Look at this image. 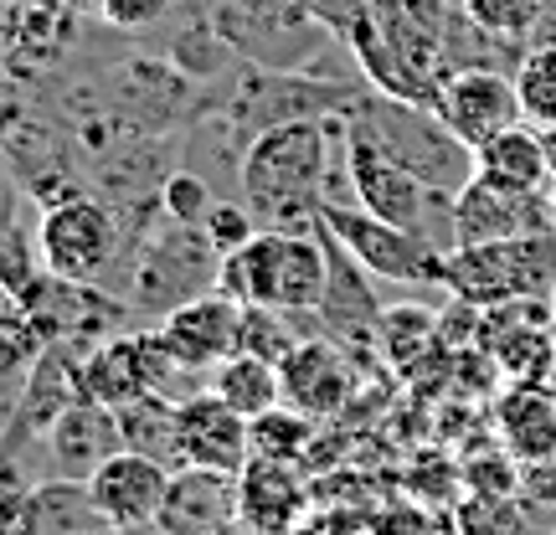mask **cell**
I'll use <instances>...</instances> for the list:
<instances>
[{
	"label": "cell",
	"instance_id": "ba28073f",
	"mask_svg": "<svg viewBox=\"0 0 556 535\" xmlns=\"http://www.w3.org/2000/svg\"><path fill=\"white\" fill-rule=\"evenodd\" d=\"M531 232H556V206L546 191L505 186L495 176H469L454 191V242H500V238H531Z\"/></svg>",
	"mask_w": 556,
	"mask_h": 535
},
{
	"label": "cell",
	"instance_id": "4dcf8cb0",
	"mask_svg": "<svg viewBox=\"0 0 556 535\" xmlns=\"http://www.w3.org/2000/svg\"><path fill=\"white\" fill-rule=\"evenodd\" d=\"M62 11H73V16H99V5L103 0H58Z\"/></svg>",
	"mask_w": 556,
	"mask_h": 535
},
{
	"label": "cell",
	"instance_id": "d4e9b609",
	"mask_svg": "<svg viewBox=\"0 0 556 535\" xmlns=\"http://www.w3.org/2000/svg\"><path fill=\"white\" fill-rule=\"evenodd\" d=\"M516 88H520V109L531 124H556V37L531 41V52L516 67Z\"/></svg>",
	"mask_w": 556,
	"mask_h": 535
},
{
	"label": "cell",
	"instance_id": "7a4b0ae2",
	"mask_svg": "<svg viewBox=\"0 0 556 535\" xmlns=\"http://www.w3.org/2000/svg\"><path fill=\"white\" fill-rule=\"evenodd\" d=\"M330 283V247L325 232L304 227H258L253 242H242L238 253H222L217 289L232 294L238 304H263V309H289V315H315Z\"/></svg>",
	"mask_w": 556,
	"mask_h": 535
},
{
	"label": "cell",
	"instance_id": "4fadbf2b",
	"mask_svg": "<svg viewBox=\"0 0 556 535\" xmlns=\"http://www.w3.org/2000/svg\"><path fill=\"white\" fill-rule=\"evenodd\" d=\"M180 458H186V463H201V469L242 474V463L253 458L248 417L232 412L212 386H201V392H191V397H180Z\"/></svg>",
	"mask_w": 556,
	"mask_h": 535
},
{
	"label": "cell",
	"instance_id": "f546056e",
	"mask_svg": "<svg viewBox=\"0 0 556 535\" xmlns=\"http://www.w3.org/2000/svg\"><path fill=\"white\" fill-rule=\"evenodd\" d=\"M16 217H21V191L16 180L0 170V247H16Z\"/></svg>",
	"mask_w": 556,
	"mask_h": 535
},
{
	"label": "cell",
	"instance_id": "9c48e42d",
	"mask_svg": "<svg viewBox=\"0 0 556 535\" xmlns=\"http://www.w3.org/2000/svg\"><path fill=\"white\" fill-rule=\"evenodd\" d=\"M433 109L438 119L448 124L469 150L490 144L495 135H505L510 124H526V109H520V88H516V73L505 67H454L443 73L433 93Z\"/></svg>",
	"mask_w": 556,
	"mask_h": 535
},
{
	"label": "cell",
	"instance_id": "cb8c5ba5",
	"mask_svg": "<svg viewBox=\"0 0 556 535\" xmlns=\"http://www.w3.org/2000/svg\"><path fill=\"white\" fill-rule=\"evenodd\" d=\"M458 11L469 26H479L495 41H531L536 26L546 21L552 0H458Z\"/></svg>",
	"mask_w": 556,
	"mask_h": 535
},
{
	"label": "cell",
	"instance_id": "1f68e13d",
	"mask_svg": "<svg viewBox=\"0 0 556 535\" xmlns=\"http://www.w3.org/2000/svg\"><path fill=\"white\" fill-rule=\"evenodd\" d=\"M541 135H546V160H552V180H556V124H546Z\"/></svg>",
	"mask_w": 556,
	"mask_h": 535
},
{
	"label": "cell",
	"instance_id": "5bb4252c",
	"mask_svg": "<svg viewBox=\"0 0 556 535\" xmlns=\"http://www.w3.org/2000/svg\"><path fill=\"white\" fill-rule=\"evenodd\" d=\"M278 381H283V402L304 417H336L351 402L356 371L340 345L330 340H299L289 356L278 360Z\"/></svg>",
	"mask_w": 556,
	"mask_h": 535
},
{
	"label": "cell",
	"instance_id": "5b68a950",
	"mask_svg": "<svg viewBox=\"0 0 556 535\" xmlns=\"http://www.w3.org/2000/svg\"><path fill=\"white\" fill-rule=\"evenodd\" d=\"M443 289L454 298L479 304V309H495V304H510V298H552L556 232L454 247V253H448V268H443Z\"/></svg>",
	"mask_w": 556,
	"mask_h": 535
},
{
	"label": "cell",
	"instance_id": "ffe728a7",
	"mask_svg": "<svg viewBox=\"0 0 556 535\" xmlns=\"http://www.w3.org/2000/svg\"><path fill=\"white\" fill-rule=\"evenodd\" d=\"M119 433L129 454H144L165 463V469H180V402L160 397V392H144V397L124 402L119 407Z\"/></svg>",
	"mask_w": 556,
	"mask_h": 535
},
{
	"label": "cell",
	"instance_id": "d6a6232c",
	"mask_svg": "<svg viewBox=\"0 0 556 535\" xmlns=\"http://www.w3.org/2000/svg\"><path fill=\"white\" fill-rule=\"evenodd\" d=\"M552 386H556V371H552Z\"/></svg>",
	"mask_w": 556,
	"mask_h": 535
},
{
	"label": "cell",
	"instance_id": "836d02e7",
	"mask_svg": "<svg viewBox=\"0 0 556 535\" xmlns=\"http://www.w3.org/2000/svg\"><path fill=\"white\" fill-rule=\"evenodd\" d=\"M552 304H556V289H552Z\"/></svg>",
	"mask_w": 556,
	"mask_h": 535
},
{
	"label": "cell",
	"instance_id": "52a82bcc",
	"mask_svg": "<svg viewBox=\"0 0 556 535\" xmlns=\"http://www.w3.org/2000/svg\"><path fill=\"white\" fill-rule=\"evenodd\" d=\"M37 258L52 278L93 283L119 258V217L93 196H62L37 221Z\"/></svg>",
	"mask_w": 556,
	"mask_h": 535
},
{
	"label": "cell",
	"instance_id": "6da1fadb",
	"mask_svg": "<svg viewBox=\"0 0 556 535\" xmlns=\"http://www.w3.org/2000/svg\"><path fill=\"white\" fill-rule=\"evenodd\" d=\"M336 139H340V114L283 119L253 135V144L242 150L238 186L242 201L253 206L258 227H289V232L315 227Z\"/></svg>",
	"mask_w": 556,
	"mask_h": 535
},
{
	"label": "cell",
	"instance_id": "8992f818",
	"mask_svg": "<svg viewBox=\"0 0 556 535\" xmlns=\"http://www.w3.org/2000/svg\"><path fill=\"white\" fill-rule=\"evenodd\" d=\"M319 227L351 253L371 278H392V283H417V289H443V268L448 253H438L428 238H417L397 221H381L366 212L361 201H319Z\"/></svg>",
	"mask_w": 556,
	"mask_h": 535
},
{
	"label": "cell",
	"instance_id": "2e32d148",
	"mask_svg": "<svg viewBox=\"0 0 556 535\" xmlns=\"http://www.w3.org/2000/svg\"><path fill=\"white\" fill-rule=\"evenodd\" d=\"M309 510L304 479L294 463L278 458H248L238 474V525L248 535H294Z\"/></svg>",
	"mask_w": 556,
	"mask_h": 535
},
{
	"label": "cell",
	"instance_id": "7402d4cb",
	"mask_svg": "<svg viewBox=\"0 0 556 535\" xmlns=\"http://www.w3.org/2000/svg\"><path fill=\"white\" fill-rule=\"evenodd\" d=\"M377 345H381V356H387L392 371H417L433 351H443V345H438V315L433 309H417V304L381 309Z\"/></svg>",
	"mask_w": 556,
	"mask_h": 535
},
{
	"label": "cell",
	"instance_id": "8fae6325",
	"mask_svg": "<svg viewBox=\"0 0 556 535\" xmlns=\"http://www.w3.org/2000/svg\"><path fill=\"white\" fill-rule=\"evenodd\" d=\"M165 484H170V469H165V463L119 448L99 474L88 479V499H93V510H99V520L109 531L129 535V531H150L160 520Z\"/></svg>",
	"mask_w": 556,
	"mask_h": 535
},
{
	"label": "cell",
	"instance_id": "e575fe53",
	"mask_svg": "<svg viewBox=\"0 0 556 535\" xmlns=\"http://www.w3.org/2000/svg\"><path fill=\"white\" fill-rule=\"evenodd\" d=\"M552 11H556V0H552Z\"/></svg>",
	"mask_w": 556,
	"mask_h": 535
},
{
	"label": "cell",
	"instance_id": "277c9868",
	"mask_svg": "<svg viewBox=\"0 0 556 535\" xmlns=\"http://www.w3.org/2000/svg\"><path fill=\"white\" fill-rule=\"evenodd\" d=\"M340 114L356 129H366L392 160H402L413 176H422L428 186L448 191V196L475 176V150L438 119L433 103H413L397 99V93H381V88H361Z\"/></svg>",
	"mask_w": 556,
	"mask_h": 535
},
{
	"label": "cell",
	"instance_id": "d6986e66",
	"mask_svg": "<svg viewBox=\"0 0 556 535\" xmlns=\"http://www.w3.org/2000/svg\"><path fill=\"white\" fill-rule=\"evenodd\" d=\"M475 170L495 176L505 186H526V191H546L552 186V160H546V135L541 124H510L505 135L475 150Z\"/></svg>",
	"mask_w": 556,
	"mask_h": 535
},
{
	"label": "cell",
	"instance_id": "484cf974",
	"mask_svg": "<svg viewBox=\"0 0 556 535\" xmlns=\"http://www.w3.org/2000/svg\"><path fill=\"white\" fill-rule=\"evenodd\" d=\"M294 319L299 315H289V309H263V304H248V309H242V351L268 356V360H283L299 340H304L294 330Z\"/></svg>",
	"mask_w": 556,
	"mask_h": 535
},
{
	"label": "cell",
	"instance_id": "9a60e30c",
	"mask_svg": "<svg viewBox=\"0 0 556 535\" xmlns=\"http://www.w3.org/2000/svg\"><path fill=\"white\" fill-rule=\"evenodd\" d=\"M47 448H52V469L58 479H88L99 474L109 458L124 448V433H119V412L114 407H103L93 397H78L67 412L47 428Z\"/></svg>",
	"mask_w": 556,
	"mask_h": 535
},
{
	"label": "cell",
	"instance_id": "e0dca14e",
	"mask_svg": "<svg viewBox=\"0 0 556 535\" xmlns=\"http://www.w3.org/2000/svg\"><path fill=\"white\" fill-rule=\"evenodd\" d=\"M500 448L516 463H552L556 458V386H510L495 402Z\"/></svg>",
	"mask_w": 556,
	"mask_h": 535
},
{
	"label": "cell",
	"instance_id": "83f0119b",
	"mask_svg": "<svg viewBox=\"0 0 556 535\" xmlns=\"http://www.w3.org/2000/svg\"><path fill=\"white\" fill-rule=\"evenodd\" d=\"M212 186L201 176H191V170H176V176L160 186V212L170 221H180V227H201V217L212 212Z\"/></svg>",
	"mask_w": 556,
	"mask_h": 535
},
{
	"label": "cell",
	"instance_id": "603a6c76",
	"mask_svg": "<svg viewBox=\"0 0 556 535\" xmlns=\"http://www.w3.org/2000/svg\"><path fill=\"white\" fill-rule=\"evenodd\" d=\"M248 443H253V458L299 463V458L315 448V417H304L289 402H278V407H268V412H258L248 422Z\"/></svg>",
	"mask_w": 556,
	"mask_h": 535
},
{
	"label": "cell",
	"instance_id": "4316f807",
	"mask_svg": "<svg viewBox=\"0 0 556 535\" xmlns=\"http://www.w3.org/2000/svg\"><path fill=\"white\" fill-rule=\"evenodd\" d=\"M253 232H258V217L248 201H212V212L201 217V238L217 253H238L242 242H253Z\"/></svg>",
	"mask_w": 556,
	"mask_h": 535
},
{
	"label": "cell",
	"instance_id": "ac0fdd59",
	"mask_svg": "<svg viewBox=\"0 0 556 535\" xmlns=\"http://www.w3.org/2000/svg\"><path fill=\"white\" fill-rule=\"evenodd\" d=\"M78 381H83V397L103 402V407H114V412H119L124 402L155 392V386H150V335L103 340L93 356L78 360Z\"/></svg>",
	"mask_w": 556,
	"mask_h": 535
},
{
	"label": "cell",
	"instance_id": "7c38bea8",
	"mask_svg": "<svg viewBox=\"0 0 556 535\" xmlns=\"http://www.w3.org/2000/svg\"><path fill=\"white\" fill-rule=\"evenodd\" d=\"M238 520V474L227 469H201V463H180L170 469L165 484V505H160L155 531L160 535H212Z\"/></svg>",
	"mask_w": 556,
	"mask_h": 535
},
{
	"label": "cell",
	"instance_id": "f1b7e54d",
	"mask_svg": "<svg viewBox=\"0 0 556 535\" xmlns=\"http://www.w3.org/2000/svg\"><path fill=\"white\" fill-rule=\"evenodd\" d=\"M170 5H176V0H103L99 16L109 21V26H119V31H144V26L160 21Z\"/></svg>",
	"mask_w": 556,
	"mask_h": 535
},
{
	"label": "cell",
	"instance_id": "3957f363",
	"mask_svg": "<svg viewBox=\"0 0 556 535\" xmlns=\"http://www.w3.org/2000/svg\"><path fill=\"white\" fill-rule=\"evenodd\" d=\"M340 165H345V186L351 201H361L366 212H377L381 221H397L417 238H428L438 253H454V196L413 176L402 160H392L377 139L356 129L340 114Z\"/></svg>",
	"mask_w": 556,
	"mask_h": 535
},
{
	"label": "cell",
	"instance_id": "44dd1931",
	"mask_svg": "<svg viewBox=\"0 0 556 535\" xmlns=\"http://www.w3.org/2000/svg\"><path fill=\"white\" fill-rule=\"evenodd\" d=\"M212 392H217L232 412H242L248 422L268 407L283 402V381H278V360L253 356V351H238L232 360H222L212 371Z\"/></svg>",
	"mask_w": 556,
	"mask_h": 535
},
{
	"label": "cell",
	"instance_id": "30bf717a",
	"mask_svg": "<svg viewBox=\"0 0 556 535\" xmlns=\"http://www.w3.org/2000/svg\"><path fill=\"white\" fill-rule=\"evenodd\" d=\"M242 309H248V304H238L232 294H222L217 283H212V289H201V294L180 298L176 309H165L160 340H165L191 371H201L206 386H212V371L242 351Z\"/></svg>",
	"mask_w": 556,
	"mask_h": 535
}]
</instances>
